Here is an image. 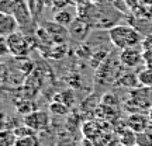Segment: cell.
I'll use <instances>...</instances> for the list:
<instances>
[{
    "mask_svg": "<svg viewBox=\"0 0 152 146\" xmlns=\"http://www.w3.org/2000/svg\"><path fill=\"white\" fill-rule=\"evenodd\" d=\"M148 117H149V119H151V122H152V105H151V108H149V113H148Z\"/></svg>",
    "mask_w": 152,
    "mask_h": 146,
    "instance_id": "cell-27",
    "label": "cell"
},
{
    "mask_svg": "<svg viewBox=\"0 0 152 146\" xmlns=\"http://www.w3.org/2000/svg\"><path fill=\"white\" fill-rule=\"evenodd\" d=\"M39 139L34 135H28V136H23V138H17L16 139V145L14 146H39Z\"/></svg>",
    "mask_w": 152,
    "mask_h": 146,
    "instance_id": "cell-16",
    "label": "cell"
},
{
    "mask_svg": "<svg viewBox=\"0 0 152 146\" xmlns=\"http://www.w3.org/2000/svg\"><path fill=\"white\" fill-rule=\"evenodd\" d=\"M142 4H147V6H152V0H142Z\"/></svg>",
    "mask_w": 152,
    "mask_h": 146,
    "instance_id": "cell-26",
    "label": "cell"
},
{
    "mask_svg": "<svg viewBox=\"0 0 152 146\" xmlns=\"http://www.w3.org/2000/svg\"><path fill=\"white\" fill-rule=\"evenodd\" d=\"M27 4H28V7H30V11H31V16H33L34 21H37L38 18L41 17L44 9L47 7L41 0H28Z\"/></svg>",
    "mask_w": 152,
    "mask_h": 146,
    "instance_id": "cell-13",
    "label": "cell"
},
{
    "mask_svg": "<svg viewBox=\"0 0 152 146\" xmlns=\"http://www.w3.org/2000/svg\"><path fill=\"white\" fill-rule=\"evenodd\" d=\"M142 48H144V51L152 49V37L144 38V41H142Z\"/></svg>",
    "mask_w": 152,
    "mask_h": 146,
    "instance_id": "cell-23",
    "label": "cell"
},
{
    "mask_svg": "<svg viewBox=\"0 0 152 146\" xmlns=\"http://www.w3.org/2000/svg\"><path fill=\"white\" fill-rule=\"evenodd\" d=\"M10 54L14 55L16 58H26L30 52V42H28L27 37H24L20 33L11 34L10 37L6 38Z\"/></svg>",
    "mask_w": 152,
    "mask_h": 146,
    "instance_id": "cell-2",
    "label": "cell"
},
{
    "mask_svg": "<svg viewBox=\"0 0 152 146\" xmlns=\"http://www.w3.org/2000/svg\"><path fill=\"white\" fill-rule=\"evenodd\" d=\"M118 142L121 146H135L137 145V132L130 129L127 125L121 132H120Z\"/></svg>",
    "mask_w": 152,
    "mask_h": 146,
    "instance_id": "cell-11",
    "label": "cell"
},
{
    "mask_svg": "<svg viewBox=\"0 0 152 146\" xmlns=\"http://www.w3.org/2000/svg\"><path fill=\"white\" fill-rule=\"evenodd\" d=\"M34 131L30 128V126H27V125H24V126H20V128H17L16 131H14V135L17 136V138H23V136H28V135H33Z\"/></svg>",
    "mask_w": 152,
    "mask_h": 146,
    "instance_id": "cell-21",
    "label": "cell"
},
{
    "mask_svg": "<svg viewBox=\"0 0 152 146\" xmlns=\"http://www.w3.org/2000/svg\"><path fill=\"white\" fill-rule=\"evenodd\" d=\"M49 111L52 114H55V115H66L69 113V107L66 104L55 100L54 103H51V105H49Z\"/></svg>",
    "mask_w": 152,
    "mask_h": 146,
    "instance_id": "cell-18",
    "label": "cell"
},
{
    "mask_svg": "<svg viewBox=\"0 0 152 146\" xmlns=\"http://www.w3.org/2000/svg\"><path fill=\"white\" fill-rule=\"evenodd\" d=\"M93 3H100V1H104V0H92Z\"/></svg>",
    "mask_w": 152,
    "mask_h": 146,
    "instance_id": "cell-28",
    "label": "cell"
},
{
    "mask_svg": "<svg viewBox=\"0 0 152 146\" xmlns=\"http://www.w3.org/2000/svg\"><path fill=\"white\" fill-rule=\"evenodd\" d=\"M109 38L118 49L138 46L144 41V37L137 31L135 27L131 25H114L109 28Z\"/></svg>",
    "mask_w": 152,
    "mask_h": 146,
    "instance_id": "cell-1",
    "label": "cell"
},
{
    "mask_svg": "<svg viewBox=\"0 0 152 146\" xmlns=\"http://www.w3.org/2000/svg\"><path fill=\"white\" fill-rule=\"evenodd\" d=\"M75 18L76 17H75V14H73V11L68 10V7H66V9H62V10L55 11V14H54V21H56L58 24H61V25H65V27H69Z\"/></svg>",
    "mask_w": 152,
    "mask_h": 146,
    "instance_id": "cell-10",
    "label": "cell"
},
{
    "mask_svg": "<svg viewBox=\"0 0 152 146\" xmlns=\"http://www.w3.org/2000/svg\"><path fill=\"white\" fill-rule=\"evenodd\" d=\"M117 84H120V86H124V87H128V89H135V87L141 86L140 79H138V73L135 75V73H132V72L124 73V75L118 79Z\"/></svg>",
    "mask_w": 152,
    "mask_h": 146,
    "instance_id": "cell-12",
    "label": "cell"
},
{
    "mask_svg": "<svg viewBox=\"0 0 152 146\" xmlns=\"http://www.w3.org/2000/svg\"><path fill=\"white\" fill-rule=\"evenodd\" d=\"M42 27L48 31L49 37L54 44H66L69 37V30L65 25H61L56 21H45Z\"/></svg>",
    "mask_w": 152,
    "mask_h": 146,
    "instance_id": "cell-5",
    "label": "cell"
},
{
    "mask_svg": "<svg viewBox=\"0 0 152 146\" xmlns=\"http://www.w3.org/2000/svg\"><path fill=\"white\" fill-rule=\"evenodd\" d=\"M55 100H56V101H61V103H64V104H66L69 108H71L72 105L75 104V97H73L72 92L61 93V94H58V97H55Z\"/></svg>",
    "mask_w": 152,
    "mask_h": 146,
    "instance_id": "cell-20",
    "label": "cell"
},
{
    "mask_svg": "<svg viewBox=\"0 0 152 146\" xmlns=\"http://www.w3.org/2000/svg\"><path fill=\"white\" fill-rule=\"evenodd\" d=\"M135 146H138V145H135Z\"/></svg>",
    "mask_w": 152,
    "mask_h": 146,
    "instance_id": "cell-29",
    "label": "cell"
},
{
    "mask_svg": "<svg viewBox=\"0 0 152 146\" xmlns=\"http://www.w3.org/2000/svg\"><path fill=\"white\" fill-rule=\"evenodd\" d=\"M66 54H68L66 44H55L52 46V49H51L49 58H52V59H62L64 56H66Z\"/></svg>",
    "mask_w": 152,
    "mask_h": 146,
    "instance_id": "cell-15",
    "label": "cell"
},
{
    "mask_svg": "<svg viewBox=\"0 0 152 146\" xmlns=\"http://www.w3.org/2000/svg\"><path fill=\"white\" fill-rule=\"evenodd\" d=\"M41 1H42L45 6H51V4H52V0H41Z\"/></svg>",
    "mask_w": 152,
    "mask_h": 146,
    "instance_id": "cell-25",
    "label": "cell"
},
{
    "mask_svg": "<svg viewBox=\"0 0 152 146\" xmlns=\"http://www.w3.org/2000/svg\"><path fill=\"white\" fill-rule=\"evenodd\" d=\"M18 23L11 14H0V35L3 38L10 37L11 34L17 33L18 30Z\"/></svg>",
    "mask_w": 152,
    "mask_h": 146,
    "instance_id": "cell-9",
    "label": "cell"
},
{
    "mask_svg": "<svg viewBox=\"0 0 152 146\" xmlns=\"http://www.w3.org/2000/svg\"><path fill=\"white\" fill-rule=\"evenodd\" d=\"M73 4L76 6H80V4H86V3H89V1H92V0H71Z\"/></svg>",
    "mask_w": 152,
    "mask_h": 146,
    "instance_id": "cell-24",
    "label": "cell"
},
{
    "mask_svg": "<svg viewBox=\"0 0 152 146\" xmlns=\"http://www.w3.org/2000/svg\"><path fill=\"white\" fill-rule=\"evenodd\" d=\"M13 16H14V18L18 23V25L23 30H26L30 24L35 23L33 16H31V11H30L27 1H24V0H17L16 1V7H14V11H13Z\"/></svg>",
    "mask_w": 152,
    "mask_h": 146,
    "instance_id": "cell-6",
    "label": "cell"
},
{
    "mask_svg": "<svg viewBox=\"0 0 152 146\" xmlns=\"http://www.w3.org/2000/svg\"><path fill=\"white\" fill-rule=\"evenodd\" d=\"M137 145L138 146H152V131L147 129L137 134Z\"/></svg>",
    "mask_w": 152,
    "mask_h": 146,
    "instance_id": "cell-17",
    "label": "cell"
},
{
    "mask_svg": "<svg viewBox=\"0 0 152 146\" xmlns=\"http://www.w3.org/2000/svg\"><path fill=\"white\" fill-rule=\"evenodd\" d=\"M138 79L142 87L152 89V68H145L138 72Z\"/></svg>",
    "mask_w": 152,
    "mask_h": 146,
    "instance_id": "cell-14",
    "label": "cell"
},
{
    "mask_svg": "<svg viewBox=\"0 0 152 146\" xmlns=\"http://www.w3.org/2000/svg\"><path fill=\"white\" fill-rule=\"evenodd\" d=\"M149 124H151V119L148 115H144L141 113H132L128 115V118L125 121V125L132 129L134 132L140 134L144 131L149 129Z\"/></svg>",
    "mask_w": 152,
    "mask_h": 146,
    "instance_id": "cell-8",
    "label": "cell"
},
{
    "mask_svg": "<svg viewBox=\"0 0 152 146\" xmlns=\"http://www.w3.org/2000/svg\"><path fill=\"white\" fill-rule=\"evenodd\" d=\"M120 62L125 68H137V66H140L144 62V51H141L137 46L121 49Z\"/></svg>",
    "mask_w": 152,
    "mask_h": 146,
    "instance_id": "cell-4",
    "label": "cell"
},
{
    "mask_svg": "<svg viewBox=\"0 0 152 146\" xmlns=\"http://www.w3.org/2000/svg\"><path fill=\"white\" fill-rule=\"evenodd\" d=\"M120 146H121V145H120Z\"/></svg>",
    "mask_w": 152,
    "mask_h": 146,
    "instance_id": "cell-30",
    "label": "cell"
},
{
    "mask_svg": "<svg viewBox=\"0 0 152 146\" xmlns=\"http://www.w3.org/2000/svg\"><path fill=\"white\" fill-rule=\"evenodd\" d=\"M16 1L17 0H0V13L13 16V11H14V7H16Z\"/></svg>",
    "mask_w": 152,
    "mask_h": 146,
    "instance_id": "cell-19",
    "label": "cell"
},
{
    "mask_svg": "<svg viewBox=\"0 0 152 146\" xmlns=\"http://www.w3.org/2000/svg\"><path fill=\"white\" fill-rule=\"evenodd\" d=\"M68 30H69V37L72 39H75L77 42H82V41H85L87 38L90 30H92V25L87 21H85L83 18L76 17L75 20H73V23L68 27Z\"/></svg>",
    "mask_w": 152,
    "mask_h": 146,
    "instance_id": "cell-7",
    "label": "cell"
},
{
    "mask_svg": "<svg viewBox=\"0 0 152 146\" xmlns=\"http://www.w3.org/2000/svg\"><path fill=\"white\" fill-rule=\"evenodd\" d=\"M24 125L30 126L34 132L45 131L49 125V114L45 111H33L24 118Z\"/></svg>",
    "mask_w": 152,
    "mask_h": 146,
    "instance_id": "cell-3",
    "label": "cell"
},
{
    "mask_svg": "<svg viewBox=\"0 0 152 146\" xmlns=\"http://www.w3.org/2000/svg\"><path fill=\"white\" fill-rule=\"evenodd\" d=\"M69 3H72L71 0H52V4L51 6H52V9L55 11H58V10H62V9H66Z\"/></svg>",
    "mask_w": 152,
    "mask_h": 146,
    "instance_id": "cell-22",
    "label": "cell"
}]
</instances>
